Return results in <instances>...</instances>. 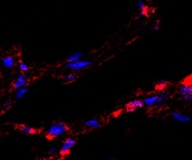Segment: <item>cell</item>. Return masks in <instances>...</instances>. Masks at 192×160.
I'll use <instances>...</instances> for the list:
<instances>
[{
  "label": "cell",
  "mask_w": 192,
  "mask_h": 160,
  "mask_svg": "<svg viewBox=\"0 0 192 160\" xmlns=\"http://www.w3.org/2000/svg\"><path fill=\"white\" fill-rule=\"evenodd\" d=\"M158 101V96L157 95H152L146 98L144 100V104L148 108H152L155 107Z\"/></svg>",
  "instance_id": "obj_7"
},
{
  "label": "cell",
  "mask_w": 192,
  "mask_h": 160,
  "mask_svg": "<svg viewBox=\"0 0 192 160\" xmlns=\"http://www.w3.org/2000/svg\"><path fill=\"white\" fill-rule=\"evenodd\" d=\"M171 118L174 120H175V121L179 122L181 123H186L189 122L191 121V117L189 116H183L178 111L172 112Z\"/></svg>",
  "instance_id": "obj_5"
},
{
  "label": "cell",
  "mask_w": 192,
  "mask_h": 160,
  "mask_svg": "<svg viewBox=\"0 0 192 160\" xmlns=\"http://www.w3.org/2000/svg\"><path fill=\"white\" fill-rule=\"evenodd\" d=\"M3 64L5 66H7V67H11L14 64V59L12 57H10L4 58L3 59Z\"/></svg>",
  "instance_id": "obj_14"
},
{
  "label": "cell",
  "mask_w": 192,
  "mask_h": 160,
  "mask_svg": "<svg viewBox=\"0 0 192 160\" xmlns=\"http://www.w3.org/2000/svg\"><path fill=\"white\" fill-rule=\"evenodd\" d=\"M136 5H137L139 10H142V9H145V4H144V2L142 0H139L137 3H136Z\"/></svg>",
  "instance_id": "obj_17"
},
{
  "label": "cell",
  "mask_w": 192,
  "mask_h": 160,
  "mask_svg": "<svg viewBox=\"0 0 192 160\" xmlns=\"http://www.w3.org/2000/svg\"><path fill=\"white\" fill-rule=\"evenodd\" d=\"M77 74H67V75L64 76V78H63V80H64V82H67V83H69V82H74V81L77 80Z\"/></svg>",
  "instance_id": "obj_13"
},
{
  "label": "cell",
  "mask_w": 192,
  "mask_h": 160,
  "mask_svg": "<svg viewBox=\"0 0 192 160\" xmlns=\"http://www.w3.org/2000/svg\"><path fill=\"white\" fill-rule=\"evenodd\" d=\"M9 106H10V104H9V103H7V104H5V107H4V108H5L6 109H7L9 107Z\"/></svg>",
  "instance_id": "obj_24"
},
{
  "label": "cell",
  "mask_w": 192,
  "mask_h": 160,
  "mask_svg": "<svg viewBox=\"0 0 192 160\" xmlns=\"http://www.w3.org/2000/svg\"><path fill=\"white\" fill-rule=\"evenodd\" d=\"M20 69H21L22 71H24V72H26V71H27L28 69H29L28 66H27L26 64H25L24 63H23V62L20 63Z\"/></svg>",
  "instance_id": "obj_18"
},
{
  "label": "cell",
  "mask_w": 192,
  "mask_h": 160,
  "mask_svg": "<svg viewBox=\"0 0 192 160\" xmlns=\"http://www.w3.org/2000/svg\"><path fill=\"white\" fill-rule=\"evenodd\" d=\"M144 106V101L141 99H134L128 103L127 107H134V108H142Z\"/></svg>",
  "instance_id": "obj_11"
},
{
  "label": "cell",
  "mask_w": 192,
  "mask_h": 160,
  "mask_svg": "<svg viewBox=\"0 0 192 160\" xmlns=\"http://www.w3.org/2000/svg\"><path fill=\"white\" fill-rule=\"evenodd\" d=\"M91 64H92V62L91 61L82 59L72 63L66 61V63L64 64V67L70 69L72 72H77V71H80L82 69L88 67V66L91 65Z\"/></svg>",
  "instance_id": "obj_2"
},
{
  "label": "cell",
  "mask_w": 192,
  "mask_h": 160,
  "mask_svg": "<svg viewBox=\"0 0 192 160\" xmlns=\"http://www.w3.org/2000/svg\"><path fill=\"white\" fill-rule=\"evenodd\" d=\"M57 150L56 147H54V148H52L50 150V154H54L57 152Z\"/></svg>",
  "instance_id": "obj_22"
},
{
  "label": "cell",
  "mask_w": 192,
  "mask_h": 160,
  "mask_svg": "<svg viewBox=\"0 0 192 160\" xmlns=\"http://www.w3.org/2000/svg\"><path fill=\"white\" fill-rule=\"evenodd\" d=\"M68 130H69V127L66 123L58 122L52 124L50 129L47 131V137L50 139L57 138V137L64 135Z\"/></svg>",
  "instance_id": "obj_1"
},
{
  "label": "cell",
  "mask_w": 192,
  "mask_h": 160,
  "mask_svg": "<svg viewBox=\"0 0 192 160\" xmlns=\"http://www.w3.org/2000/svg\"><path fill=\"white\" fill-rule=\"evenodd\" d=\"M136 110V108H134V107H127V108L126 109V113H133L134 111Z\"/></svg>",
  "instance_id": "obj_20"
},
{
  "label": "cell",
  "mask_w": 192,
  "mask_h": 160,
  "mask_svg": "<svg viewBox=\"0 0 192 160\" xmlns=\"http://www.w3.org/2000/svg\"><path fill=\"white\" fill-rule=\"evenodd\" d=\"M116 159L114 157H108L107 158V160H115Z\"/></svg>",
  "instance_id": "obj_23"
},
{
  "label": "cell",
  "mask_w": 192,
  "mask_h": 160,
  "mask_svg": "<svg viewBox=\"0 0 192 160\" xmlns=\"http://www.w3.org/2000/svg\"><path fill=\"white\" fill-rule=\"evenodd\" d=\"M157 96H158V101H157V103L155 107L157 109H161L164 107V102H166V99L169 97V94L167 92H161L158 93Z\"/></svg>",
  "instance_id": "obj_6"
},
{
  "label": "cell",
  "mask_w": 192,
  "mask_h": 160,
  "mask_svg": "<svg viewBox=\"0 0 192 160\" xmlns=\"http://www.w3.org/2000/svg\"><path fill=\"white\" fill-rule=\"evenodd\" d=\"M178 94L181 99L185 101L192 100V86L191 84L184 85L179 89Z\"/></svg>",
  "instance_id": "obj_3"
},
{
  "label": "cell",
  "mask_w": 192,
  "mask_h": 160,
  "mask_svg": "<svg viewBox=\"0 0 192 160\" xmlns=\"http://www.w3.org/2000/svg\"><path fill=\"white\" fill-rule=\"evenodd\" d=\"M76 145V140L73 138H67L63 142L61 148L59 150V154L61 156H66L69 152L71 151V149L74 147Z\"/></svg>",
  "instance_id": "obj_4"
},
{
  "label": "cell",
  "mask_w": 192,
  "mask_h": 160,
  "mask_svg": "<svg viewBox=\"0 0 192 160\" xmlns=\"http://www.w3.org/2000/svg\"><path fill=\"white\" fill-rule=\"evenodd\" d=\"M166 81L165 79H159L157 82V85L158 87H166Z\"/></svg>",
  "instance_id": "obj_16"
},
{
  "label": "cell",
  "mask_w": 192,
  "mask_h": 160,
  "mask_svg": "<svg viewBox=\"0 0 192 160\" xmlns=\"http://www.w3.org/2000/svg\"><path fill=\"white\" fill-rule=\"evenodd\" d=\"M147 10H146V9H142V10H140V12H139V17H144V16H145L147 15Z\"/></svg>",
  "instance_id": "obj_21"
},
{
  "label": "cell",
  "mask_w": 192,
  "mask_h": 160,
  "mask_svg": "<svg viewBox=\"0 0 192 160\" xmlns=\"http://www.w3.org/2000/svg\"><path fill=\"white\" fill-rule=\"evenodd\" d=\"M27 91L28 89L27 88L20 87L19 89L17 91V92H16V96H17V98H21Z\"/></svg>",
  "instance_id": "obj_15"
},
{
  "label": "cell",
  "mask_w": 192,
  "mask_h": 160,
  "mask_svg": "<svg viewBox=\"0 0 192 160\" xmlns=\"http://www.w3.org/2000/svg\"><path fill=\"white\" fill-rule=\"evenodd\" d=\"M84 124L87 128L93 129H97V128L101 126V122L98 121L96 119H91L87 120V121L85 122Z\"/></svg>",
  "instance_id": "obj_10"
},
{
  "label": "cell",
  "mask_w": 192,
  "mask_h": 160,
  "mask_svg": "<svg viewBox=\"0 0 192 160\" xmlns=\"http://www.w3.org/2000/svg\"><path fill=\"white\" fill-rule=\"evenodd\" d=\"M18 129L21 131H22V132L25 133V134H33L36 133V130L34 128L31 127V126H26V125H20V126H18Z\"/></svg>",
  "instance_id": "obj_12"
},
{
  "label": "cell",
  "mask_w": 192,
  "mask_h": 160,
  "mask_svg": "<svg viewBox=\"0 0 192 160\" xmlns=\"http://www.w3.org/2000/svg\"><path fill=\"white\" fill-rule=\"evenodd\" d=\"M160 27H161V24H160L159 22H156L155 24L153 25V27H152V29L153 30H158L160 29Z\"/></svg>",
  "instance_id": "obj_19"
},
{
  "label": "cell",
  "mask_w": 192,
  "mask_h": 160,
  "mask_svg": "<svg viewBox=\"0 0 192 160\" xmlns=\"http://www.w3.org/2000/svg\"><path fill=\"white\" fill-rule=\"evenodd\" d=\"M29 82V80L27 77L25 75H21L17 78V81L14 83V86L15 88H20V87H23L26 86L27 85Z\"/></svg>",
  "instance_id": "obj_9"
},
{
  "label": "cell",
  "mask_w": 192,
  "mask_h": 160,
  "mask_svg": "<svg viewBox=\"0 0 192 160\" xmlns=\"http://www.w3.org/2000/svg\"><path fill=\"white\" fill-rule=\"evenodd\" d=\"M84 57V54L82 53V52H75V53L71 54H69V56L67 57V58H66V61L71 63L76 62V61H79V60L83 59Z\"/></svg>",
  "instance_id": "obj_8"
}]
</instances>
